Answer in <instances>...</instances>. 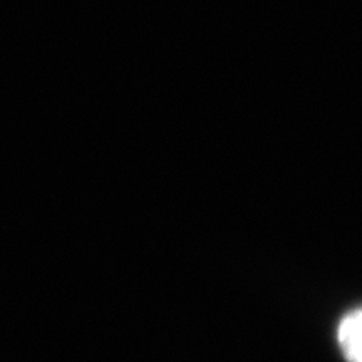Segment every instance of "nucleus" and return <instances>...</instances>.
Returning <instances> with one entry per match:
<instances>
[{"instance_id":"f257e3e1","label":"nucleus","mask_w":362,"mask_h":362,"mask_svg":"<svg viewBox=\"0 0 362 362\" xmlns=\"http://www.w3.org/2000/svg\"><path fill=\"white\" fill-rule=\"evenodd\" d=\"M337 339L347 362H362V317L359 309L347 314L341 320Z\"/></svg>"}]
</instances>
